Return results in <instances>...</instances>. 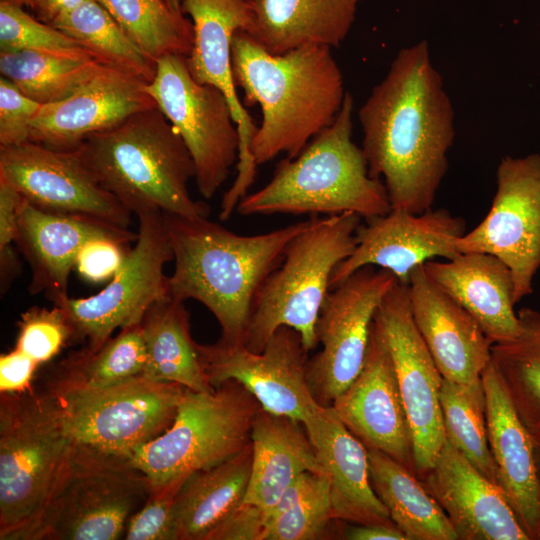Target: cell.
I'll return each instance as SVG.
<instances>
[{"label": "cell", "mask_w": 540, "mask_h": 540, "mask_svg": "<svg viewBox=\"0 0 540 540\" xmlns=\"http://www.w3.org/2000/svg\"><path fill=\"white\" fill-rule=\"evenodd\" d=\"M23 196L0 179V273L2 291L18 275L20 264L12 247L18 234V217Z\"/></svg>", "instance_id": "obj_45"}, {"label": "cell", "mask_w": 540, "mask_h": 540, "mask_svg": "<svg viewBox=\"0 0 540 540\" xmlns=\"http://www.w3.org/2000/svg\"><path fill=\"white\" fill-rule=\"evenodd\" d=\"M359 0H255L244 31L271 54L306 45L339 47L355 21Z\"/></svg>", "instance_id": "obj_27"}, {"label": "cell", "mask_w": 540, "mask_h": 540, "mask_svg": "<svg viewBox=\"0 0 540 540\" xmlns=\"http://www.w3.org/2000/svg\"><path fill=\"white\" fill-rule=\"evenodd\" d=\"M398 282L383 268L365 266L332 288L320 310V350L308 359L307 379L316 401L331 406L362 369L376 311Z\"/></svg>", "instance_id": "obj_13"}, {"label": "cell", "mask_w": 540, "mask_h": 540, "mask_svg": "<svg viewBox=\"0 0 540 540\" xmlns=\"http://www.w3.org/2000/svg\"><path fill=\"white\" fill-rule=\"evenodd\" d=\"M260 409L255 397L234 380L210 391L186 388L172 425L128 459L151 487L185 481L249 445Z\"/></svg>", "instance_id": "obj_9"}, {"label": "cell", "mask_w": 540, "mask_h": 540, "mask_svg": "<svg viewBox=\"0 0 540 540\" xmlns=\"http://www.w3.org/2000/svg\"><path fill=\"white\" fill-rule=\"evenodd\" d=\"M358 118L369 175L383 178L391 209H432L449 167L455 114L426 41L397 53Z\"/></svg>", "instance_id": "obj_1"}, {"label": "cell", "mask_w": 540, "mask_h": 540, "mask_svg": "<svg viewBox=\"0 0 540 540\" xmlns=\"http://www.w3.org/2000/svg\"><path fill=\"white\" fill-rule=\"evenodd\" d=\"M146 348L141 323L122 328L93 351L64 359L44 387L51 394L99 390L143 376Z\"/></svg>", "instance_id": "obj_32"}, {"label": "cell", "mask_w": 540, "mask_h": 540, "mask_svg": "<svg viewBox=\"0 0 540 540\" xmlns=\"http://www.w3.org/2000/svg\"><path fill=\"white\" fill-rule=\"evenodd\" d=\"M100 236L131 243L138 234L89 217L47 212L23 197L15 244L31 268L30 294L44 292L51 301L67 295L70 273L80 249Z\"/></svg>", "instance_id": "obj_23"}, {"label": "cell", "mask_w": 540, "mask_h": 540, "mask_svg": "<svg viewBox=\"0 0 540 540\" xmlns=\"http://www.w3.org/2000/svg\"><path fill=\"white\" fill-rule=\"evenodd\" d=\"M361 220L350 212L316 218L291 240L255 296L243 340L247 349L260 352L282 326L297 331L308 352L318 346L316 324L332 273L354 251Z\"/></svg>", "instance_id": "obj_6"}, {"label": "cell", "mask_w": 540, "mask_h": 540, "mask_svg": "<svg viewBox=\"0 0 540 540\" xmlns=\"http://www.w3.org/2000/svg\"><path fill=\"white\" fill-rule=\"evenodd\" d=\"M266 527L265 508L242 502L208 540H263Z\"/></svg>", "instance_id": "obj_46"}, {"label": "cell", "mask_w": 540, "mask_h": 540, "mask_svg": "<svg viewBox=\"0 0 540 540\" xmlns=\"http://www.w3.org/2000/svg\"><path fill=\"white\" fill-rule=\"evenodd\" d=\"M141 325L146 348L143 377L193 391L214 389L206 379L197 343L191 337L190 315L184 301L170 295L156 301Z\"/></svg>", "instance_id": "obj_30"}, {"label": "cell", "mask_w": 540, "mask_h": 540, "mask_svg": "<svg viewBox=\"0 0 540 540\" xmlns=\"http://www.w3.org/2000/svg\"><path fill=\"white\" fill-rule=\"evenodd\" d=\"M429 278L479 323L492 343L515 338L521 331L514 310L510 269L488 253H461L444 262L428 260Z\"/></svg>", "instance_id": "obj_26"}, {"label": "cell", "mask_w": 540, "mask_h": 540, "mask_svg": "<svg viewBox=\"0 0 540 540\" xmlns=\"http://www.w3.org/2000/svg\"><path fill=\"white\" fill-rule=\"evenodd\" d=\"M184 481L150 487L144 504L130 517L126 540H175V501Z\"/></svg>", "instance_id": "obj_42"}, {"label": "cell", "mask_w": 540, "mask_h": 540, "mask_svg": "<svg viewBox=\"0 0 540 540\" xmlns=\"http://www.w3.org/2000/svg\"><path fill=\"white\" fill-rule=\"evenodd\" d=\"M535 454H536L537 466H538L539 473H540V445L535 446Z\"/></svg>", "instance_id": "obj_51"}, {"label": "cell", "mask_w": 540, "mask_h": 540, "mask_svg": "<svg viewBox=\"0 0 540 540\" xmlns=\"http://www.w3.org/2000/svg\"><path fill=\"white\" fill-rule=\"evenodd\" d=\"M0 395V540H18L46 503L76 444L45 389Z\"/></svg>", "instance_id": "obj_7"}, {"label": "cell", "mask_w": 540, "mask_h": 540, "mask_svg": "<svg viewBox=\"0 0 540 540\" xmlns=\"http://www.w3.org/2000/svg\"><path fill=\"white\" fill-rule=\"evenodd\" d=\"M20 50L92 57L74 39L32 17L22 5L0 0V52Z\"/></svg>", "instance_id": "obj_39"}, {"label": "cell", "mask_w": 540, "mask_h": 540, "mask_svg": "<svg viewBox=\"0 0 540 540\" xmlns=\"http://www.w3.org/2000/svg\"><path fill=\"white\" fill-rule=\"evenodd\" d=\"M6 1H10L19 5H22V6L26 5V0H6Z\"/></svg>", "instance_id": "obj_52"}, {"label": "cell", "mask_w": 540, "mask_h": 540, "mask_svg": "<svg viewBox=\"0 0 540 540\" xmlns=\"http://www.w3.org/2000/svg\"><path fill=\"white\" fill-rule=\"evenodd\" d=\"M76 149L100 184L131 213L209 216L208 204L194 200L188 190L196 174L193 159L157 106L88 136Z\"/></svg>", "instance_id": "obj_5"}, {"label": "cell", "mask_w": 540, "mask_h": 540, "mask_svg": "<svg viewBox=\"0 0 540 540\" xmlns=\"http://www.w3.org/2000/svg\"><path fill=\"white\" fill-rule=\"evenodd\" d=\"M130 243L113 236H100L87 241L75 263L79 276L90 283L110 281L123 266Z\"/></svg>", "instance_id": "obj_43"}, {"label": "cell", "mask_w": 540, "mask_h": 540, "mask_svg": "<svg viewBox=\"0 0 540 540\" xmlns=\"http://www.w3.org/2000/svg\"><path fill=\"white\" fill-rule=\"evenodd\" d=\"M325 45L271 54L239 30L232 40V70L247 106L262 121L250 143L256 166L280 154L295 158L335 120L344 97L343 75Z\"/></svg>", "instance_id": "obj_2"}, {"label": "cell", "mask_w": 540, "mask_h": 540, "mask_svg": "<svg viewBox=\"0 0 540 540\" xmlns=\"http://www.w3.org/2000/svg\"><path fill=\"white\" fill-rule=\"evenodd\" d=\"M70 339L71 329L59 306H34L20 316L15 347L42 364L56 356Z\"/></svg>", "instance_id": "obj_41"}, {"label": "cell", "mask_w": 540, "mask_h": 540, "mask_svg": "<svg viewBox=\"0 0 540 540\" xmlns=\"http://www.w3.org/2000/svg\"><path fill=\"white\" fill-rule=\"evenodd\" d=\"M113 18L153 61L167 56L188 57L193 26L165 0H101Z\"/></svg>", "instance_id": "obj_37"}, {"label": "cell", "mask_w": 540, "mask_h": 540, "mask_svg": "<svg viewBox=\"0 0 540 540\" xmlns=\"http://www.w3.org/2000/svg\"><path fill=\"white\" fill-rule=\"evenodd\" d=\"M164 214L173 252L169 295L203 304L221 328V340L243 344L253 302L284 252L316 216L257 235H239L208 217Z\"/></svg>", "instance_id": "obj_3"}, {"label": "cell", "mask_w": 540, "mask_h": 540, "mask_svg": "<svg viewBox=\"0 0 540 540\" xmlns=\"http://www.w3.org/2000/svg\"><path fill=\"white\" fill-rule=\"evenodd\" d=\"M349 540H406L395 524H357L345 533Z\"/></svg>", "instance_id": "obj_49"}, {"label": "cell", "mask_w": 540, "mask_h": 540, "mask_svg": "<svg viewBox=\"0 0 540 540\" xmlns=\"http://www.w3.org/2000/svg\"><path fill=\"white\" fill-rule=\"evenodd\" d=\"M368 458L372 487L407 540L458 539L447 514L414 472L376 449H368Z\"/></svg>", "instance_id": "obj_31"}, {"label": "cell", "mask_w": 540, "mask_h": 540, "mask_svg": "<svg viewBox=\"0 0 540 540\" xmlns=\"http://www.w3.org/2000/svg\"><path fill=\"white\" fill-rule=\"evenodd\" d=\"M413 320L443 379L470 383L492 360V342L479 323L427 275L424 264L408 283Z\"/></svg>", "instance_id": "obj_22"}, {"label": "cell", "mask_w": 540, "mask_h": 540, "mask_svg": "<svg viewBox=\"0 0 540 540\" xmlns=\"http://www.w3.org/2000/svg\"><path fill=\"white\" fill-rule=\"evenodd\" d=\"M127 457L75 445L46 503L18 540H116L149 496Z\"/></svg>", "instance_id": "obj_8"}, {"label": "cell", "mask_w": 540, "mask_h": 540, "mask_svg": "<svg viewBox=\"0 0 540 540\" xmlns=\"http://www.w3.org/2000/svg\"><path fill=\"white\" fill-rule=\"evenodd\" d=\"M200 362L212 388L234 380L267 412L304 424L319 409L307 379L308 351L300 334L278 328L260 352L219 339L197 343Z\"/></svg>", "instance_id": "obj_16"}, {"label": "cell", "mask_w": 540, "mask_h": 540, "mask_svg": "<svg viewBox=\"0 0 540 540\" xmlns=\"http://www.w3.org/2000/svg\"><path fill=\"white\" fill-rule=\"evenodd\" d=\"M485 218L455 240L459 253H488L510 269L514 302L533 293L540 269V154L503 157Z\"/></svg>", "instance_id": "obj_14"}, {"label": "cell", "mask_w": 540, "mask_h": 540, "mask_svg": "<svg viewBox=\"0 0 540 540\" xmlns=\"http://www.w3.org/2000/svg\"><path fill=\"white\" fill-rule=\"evenodd\" d=\"M105 68L93 57L36 50L0 52L1 76L40 104L69 97Z\"/></svg>", "instance_id": "obj_36"}, {"label": "cell", "mask_w": 540, "mask_h": 540, "mask_svg": "<svg viewBox=\"0 0 540 540\" xmlns=\"http://www.w3.org/2000/svg\"><path fill=\"white\" fill-rule=\"evenodd\" d=\"M251 466L250 442L226 461L188 476L175 501V540H208L243 502Z\"/></svg>", "instance_id": "obj_29"}, {"label": "cell", "mask_w": 540, "mask_h": 540, "mask_svg": "<svg viewBox=\"0 0 540 540\" xmlns=\"http://www.w3.org/2000/svg\"><path fill=\"white\" fill-rule=\"evenodd\" d=\"M41 105L1 76L0 146L18 145L29 141L31 122Z\"/></svg>", "instance_id": "obj_44"}, {"label": "cell", "mask_w": 540, "mask_h": 540, "mask_svg": "<svg viewBox=\"0 0 540 540\" xmlns=\"http://www.w3.org/2000/svg\"><path fill=\"white\" fill-rule=\"evenodd\" d=\"M185 389L141 376L99 390L50 394L75 444L128 458L172 425Z\"/></svg>", "instance_id": "obj_11"}, {"label": "cell", "mask_w": 540, "mask_h": 540, "mask_svg": "<svg viewBox=\"0 0 540 540\" xmlns=\"http://www.w3.org/2000/svg\"><path fill=\"white\" fill-rule=\"evenodd\" d=\"M0 179L35 207L128 229L131 212L108 192L77 149L27 141L0 146Z\"/></svg>", "instance_id": "obj_17"}, {"label": "cell", "mask_w": 540, "mask_h": 540, "mask_svg": "<svg viewBox=\"0 0 540 540\" xmlns=\"http://www.w3.org/2000/svg\"><path fill=\"white\" fill-rule=\"evenodd\" d=\"M331 406L368 449L389 455L415 473L411 433L393 362L374 321L362 369Z\"/></svg>", "instance_id": "obj_19"}, {"label": "cell", "mask_w": 540, "mask_h": 540, "mask_svg": "<svg viewBox=\"0 0 540 540\" xmlns=\"http://www.w3.org/2000/svg\"><path fill=\"white\" fill-rule=\"evenodd\" d=\"M333 517L329 480L313 493L276 517L263 540H315L325 538Z\"/></svg>", "instance_id": "obj_40"}, {"label": "cell", "mask_w": 540, "mask_h": 540, "mask_svg": "<svg viewBox=\"0 0 540 540\" xmlns=\"http://www.w3.org/2000/svg\"><path fill=\"white\" fill-rule=\"evenodd\" d=\"M89 1L101 2V0H26V6L34 12L38 20L52 26L60 17Z\"/></svg>", "instance_id": "obj_48"}, {"label": "cell", "mask_w": 540, "mask_h": 540, "mask_svg": "<svg viewBox=\"0 0 540 540\" xmlns=\"http://www.w3.org/2000/svg\"><path fill=\"white\" fill-rule=\"evenodd\" d=\"M146 84L106 67L69 97L42 104L31 122L29 141L59 150L76 149L88 136L156 107Z\"/></svg>", "instance_id": "obj_20"}, {"label": "cell", "mask_w": 540, "mask_h": 540, "mask_svg": "<svg viewBox=\"0 0 540 540\" xmlns=\"http://www.w3.org/2000/svg\"><path fill=\"white\" fill-rule=\"evenodd\" d=\"M487 436L499 482L530 540L540 539V473L531 435L492 361L481 374Z\"/></svg>", "instance_id": "obj_24"}, {"label": "cell", "mask_w": 540, "mask_h": 540, "mask_svg": "<svg viewBox=\"0 0 540 540\" xmlns=\"http://www.w3.org/2000/svg\"><path fill=\"white\" fill-rule=\"evenodd\" d=\"M52 26L78 42L106 67L147 83L155 76L156 62L138 47L99 1L80 5Z\"/></svg>", "instance_id": "obj_35"}, {"label": "cell", "mask_w": 540, "mask_h": 540, "mask_svg": "<svg viewBox=\"0 0 540 540\" xmlns=\"http://www.w3.org/2000/svg\"><path fill=\"white\" fill-rule=\"evenodd\" d=\"M328 480L333 517L356 524H394L370 480L367 447L339 419L320 406L304 424Z\"/></svg>", "instance_id": "obj_25"}, {"label": "cell", "mask_w": 540, "mask_h": 540, "mask_svg": "<svg viewBox=\"0 0 540 540\" xmlns=\"http://www.w3.org/2000/svg\"><path fill=\"white\" fill-rule=\"evenodd\" d=\"M521 331L513 339L492 344V363L514 408L540 445V311L523 307L518 312Z\"/></svg>", "instance_id": "obj_33"}, {"label": "cell", "mask_w": 540, "mask_h": 540, "mask_svg": "<svg viewBox=\"0 0 540 540\" xmlns=\"http://www.w3.org/2000/svg\"><path fill=\"white\" fill-rule=\"evenodd\" d=\"M365 221L355 232L354 251L334 269L330 290L365 266L386 269L408 284L411 272L426 261L459 256L455 240L466 232L465 220L445 208L421 214L391 209Z\"/></svg>", "instance_id": "obj_18"}, {"label": "cell", "mask_w": 540, "mask_h": 540, "mask_svg": "<svg viewBox=\"0 0 540 540\" xmlns=\"http://www.w3.org/2000/svg\"><path fill=\"white\" fill-rule=\"evenodd\" d=\"M38 364L18 348L0 356V393H23L31 389Z\"/></svg>", "instance_id": "obj_47"}, {"label": "cell", "mask_w": 540, "mask_h": 540, "mask_svg": "<svg viewBox=\"0 0 540 540\" xmlns=\"http://www.w3.org/2000/svg\"><path fill=\"white\" fill-rule=\"evenodd\" d=\"M423 477L458 539L530 540L502 487L484 476L449 440Z\"/></svg>", "instance_id": "obj_21"}, {"label": "cell", "mask_w": 540, "mask_h": 540, "mask_svg": "<svg viewBox=\"0 0 540 540\" xmlns=\"http://www.w3.org/2000/svg\"><path fill=\"white\" fill-rule=\"evenodd\" d=\"M373 321L393 362L411 433L415 473L423 476L446 441L439 399L443 377L413 320L408 284L397 282L387 292Z\"/></svg>", "instance_id": "obj_15"}, {"label": "cell", "mask_w": 540, "mask_h": 540, "mask_svg": "<svg viewBox=\"0 0 540 540\" xmlns=\"http://www.w3.org/2000/svg\"><path fill=\"white\" fill-rule=\"evenodd\" d=\"M136 216L135 245L106 287L89 297L67 294L52 300L65 313L71 339L83 341L86 350L99 348L117 328L141 323L156 301L169 296L164 266L173 260V252L164 214L148 211Z\"/></svg>", "instance_id": "obj_10"}, {"label": "cell", "mask_w": 540, "mask_h": 540, "mask_svg": "<svg viewBox=\"0 0 540 540\" xmlns=\"http://www.w3.org/2000/svg\"><path fill=\"white\" fill-rule=\"evenodd\" d=\"M251 447L245 503L269 508L302 473H325L304 425L289 417L261 408L252 426Z\"/></svg>", "instance_id": "obj_28"}, {"label": "cell", "mask_w": 540, "mask_h": 540, "mask_svg": "<svg viewBox=\"0 0 540 540\" xmlns=\"http://www.w3.org/2000/svg\"><path fill=\"white\" fill-rule=\"evenodd\" d=\"M255 0H183L182 12L190 16L193 46L186 57L197 78H217L232 69V40L245 31L253 16Z\"/></svg>", "instance_id": "obj_34"}, {"label": "cell", "mask_w": 540, "mask_h": 540, "mask_svg": "<svg viewBox=\"0 0 540 540\" xmlns=\"http://www.w3.org/2000/svg\"><path fill=\"white\" fill-rule=\"evenodd\" d=\"M146 91L186 145L195 165L199 193L212 198L238 162L240 134L225 95L215 86L198 83L185 56L156 61Z\"/></svg>", "instance_id": "obj_12"}, {"label": "cell", "mask_w": 540, "mask_h": 540, "mask_svg": "<svg viewBox=\"0 0 540 540\" xmlns=\"http://www.w3.org/2000/svg\"><path fill=\"white\" fill-rule=\"evenodd\" d=\"M439 399L446 439L484 476L500 485L488 443L482 379L470 383L443 379Z\"/></svg>", "instance_id": "obj_38"}, {"label": "cell", "mask_w": 540, "mask_h": 540, "mask_svg": "<svg viewBox=\"0 0 540 540\" xmlns=\"http://www.w3.org/2000/svg\"><path fill=\"white\" fill-rule=\"evenodd\" d=\"M353 110V96L346 92L332 124L298 156L280 160L271 180L244 196L236 211L243 216L350 212L365 220L387 214L385 185L369 175L362 148L352 139Z\"/></svg>", "instance_id": "obj_4"}, {"label": "cell", "mask_w": 540, "mask_h": 540, "mask_svg": "<svg viewBox=\"0 0 540 540\" xmlns=\"http://www.w3.org/2000/svg\"><path fill=\"white\" fill-rule=\"evenodd\" d=\"M168 5L178 14H183L182 3L183 0H165Z\"/></svg>", "instance_id": "obj_50"}]
</instances>
